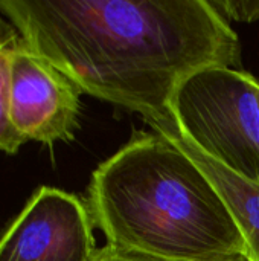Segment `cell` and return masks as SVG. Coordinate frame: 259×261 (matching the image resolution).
Listing matches in <instances>:
<instances>
[{
    "mask_svg": "<svg viewBox=\"0 0 259 261\" xmlns=\"http://www.w3.org/2000/svg\"><path fill=\"white\" fill-rule=\"evenodd\" d=\"M87 208L107 246L159 261L247 257L243 236L200 167L159 133L137 132L92 173Z\"/></svg>",
    "mask_w": 259,
    "mask_h": 261,
    "instance_id": "7a4b0ae2",
    "label": "cell"
},
{
    "mask_svg": "<svg viewBox=\"0 0 259 261\" xmlns=\"http://www.w3.org/2000/svg\"><path fill=\"white\" fill-rule=\"evenodd\" d=\"M234 261H250L247 257H241V258H237V260H234Z\"/></svg>",
    "mask_w": 259,
    "mask_h": 261,
    "instance_id": "30bf717a",
    "label": "cell"
},
{
    "mask_svg": "<svg viewBox=\"0 0 259 261\" xmlns=\"http://www.w3.org/2000/svg\"><path fill=\"white\" fill-rule=\"evenodd\" d=\"M174 128L211 159L259 180V81L235 67L194 73L171 106Z\"/></svg>",
    "mask_w": 259,
    "mask_h": 261,
    "instance_id": "3957f363",
    "label": "cell"
},
{
    "mask_svg": "<svg viewBox=\"0 0 259 261\" xmlns=\"http://www.w3.org/2000/svg\"><path fill=\"white\" fill-rule=\"evenodd\" d=\"M93 261H159L139 255V254H131V252H125V251H119L114 249L111 246H105L98 249L96 257Z\"/></svg>",
    "mask_w": 259,
    "mask_h": 261,
    "instance_id": "9c48e42d",
    "label": "cell"
},
{
    "mask_svg": "<svg viewBox=\"0 0 259 261\" xmlns=\"http://www.w3.org/2000/svg\"><path fill=\"white\" fill-rule=\"evenodd\" d=\"M93 223L75 194L40 187L0 237V261H93Z\"/></svg>",
    "mask_w": 259,
    "mask_h": 261,
    "instance_id": "277c9868",
    "label": "cell"
},
{
    "mask_svg": "<svg viewBox=\"0 0 259 261\" xmlns=\"http://www.w3.org/2000/svg\"><path fill=\"white\" fill-rule=\"evenodd\" d=\"M209 3L227 20L252 23L259 20V0H209Z\"/></svg>",
    "mask_w": 259,
    "mask_h": 261,
    "instance_id": "ba28073f",
    "label": "cell"
},
{
    "mask_svg": "<svg viewBox=\"0 0 259 261\" xmlns=\"http://www.w3.org/2000/svg\"><path fill=\"white\" fill-rule=\"evenodd\" d=\"M79 96L63 72L21 41L12 57L9 119L26 142L72 141L79 125Z\"/></svg>",
    "mask_w": 259,
    "mask_h": 261,
    "instance_id": "5b68a950",
    "label": "cell"
},
{
    "mask_svg": "<svg viewBox=\"0 0 259 261\" xmlns=\"http://www.w3.org/2000/svg\"><path fill=\"white\" fill-rule=\"evenodd\" d=\"M23 38L15 26L0 17V151L14 154L26 142L12 127L9 119V92L12 57Z\"/></svg>",
    "mask_w": 259,
    "mask_h": 261,
    "instance_id": "52a82bcc",
    "label": "cell"
},
{
    "mask_svg": "<svg viewBox=\"0 0 259 261\" xmlns=\"http://www.w3.org/2000/svg\"><path fill=\"white\" fill-rule=\"evenodd\" d=\"M0 12L81 93L147 122L171 118L194 73L240 63L238 35L209 0H0Z\"/></svg>",
    "mask_w": 259,
    "mask_h": 261,
    "instance_id": "6da1fadb",
    "label": "cell"
},
{
    "mask_svg": "<svg viewBox=\"0 0 259 261\" xmlns=\"http://www.w3.org/2000/svg\"><path fill=\"white\" fill-rule=\"evenodd\" d=\"M148 125L185 151L209 177L223 197L246 243L247 258L259 261V180L246 179L202 153L174 128L172 119L150 121Z\"/></svg>",
    "mask_w": 259,
    "mask_h": 261,
    "instance_id": "8992f818",
    "label": "cell"
}]
</instances>
